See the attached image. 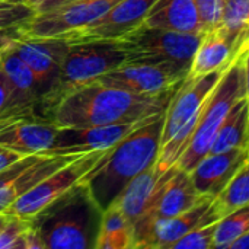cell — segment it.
I'll list each match as a JSON object with an SVG mask.
<instances>
[{"instance_id":"obj_38","label":"cell","mask_w":249,"mask_h":249,"mask_svg":"<svg viewBox=\"0 0 249 249\" xmlns=\"http://www.w3.org/2000/svg\"><path fill=\"white\" fill-rule=\"evenodd\" d=\"M0 51H1V48H0ZM0 67H1V57H0Z\"/></svg>"},{"instance_id":"obj_10","label":"cell","mask_w":249,"mask_h":249,"mask_svg":"<svg viewBox=\"0 0 249 249\" xmlns=\"http://www.w3.org/2000/svg\"><path fill=\"white\" fill-rule=\"evenodd\" d=\"M213 198H204L193 209L169 217L134 226V249H171L182 236L194 229L219 222Z\"/></svg>"},{"instance_id":"obj_25","label":"cell","mask_w":249,"mask_h":249,"mask_svg":"<svg viewBox=\"0 0 249 249\" xmlns=\"http://www.w3.org/2000/svg\"><path fill=\"white\" fill-rule=\"evenodd\" d=\"M212 206L219 219L241 207L249 206V160L235 174L223 191L213 198Z\"/></svg>"},{"instance_id":"obj_12","label":"cell","mask_w":249,"mask_h":249,"mask_svg":"<svg viewBox=\"0 0 249 249\" xmlns=\"http://www.w3.org/2000/svg\"><path fill=\"white\" fill-rule=\"evenodd\" d=\"M153 117L107 125L58 127L51 149H48L44 155H82L88 152L111 149L134 130L150 121Z\"/></svg>"},{"instance_id":"obj_33","label":"cell","mask_w":249,"mask_h":249,"mask_svg":"<svg viewBox=\"0 0 249 249\" xmlns=\"http://www.w3.org/2000/svg\"><path fill=\"white\" fill-rule=\"evenodd\" d=\"M22 158H23L22 155H19V153H16V152L10 150L7 147L0 146V171L4 169V168H7L9 165H12L15 162H18Z\"/></svg>"},{"instance_id":"obj_17","label":"cell","mask_w":249,"mask_h":249,"mask_svg":"<svg viewBox=\"0 0 249 249\" xmlns=\"http://www.w3.org/2000/svg\"><path fill=\"white\" fill-rule=\"evenodd\" d=\"M248 160L249 149L209 153L188 174L201 196L214 198Z\"/></svg>"},{"instance_id":"obj_19","label":"cell","mask_w":249,"mask_h":249,"mask_svg":"<svg viewBox=\"0 0 249 249\" xmlns=\"http://www.w3.org/2000/svg\"><path fill=\"white\" fill-rule=\"evenodd\" d=\"M168 171L162 174L155 165L149 166L140 172L114 201V204L121 210V213L133 226L150 206L155 194L165 181Z\"/></svg>"},{"instance_id":"obj_14","label":"cell","mask_w":249,"mask_h":249,"mask_svg":"<svg viewBox=\"0 0 249 249\" xmlns=\"http://www.w3.org/2000/svg\"><path fill=\"white\" fill-rule=\"evenodd\" d=\"M69 45V41L58 36H29L22 32L9 44L12 51L32 70L44 95L55 83Z\"/></svg>"},{"instance_id":"obj_27","label":"cell","mask_w":249,"mask_h":249,"mask_svg":"<svg viewBox=\"0 0 249 249\" xmlns=\"http://www.w3.org/2000/svg\"><path fill=\"white\" fill-rule=\"evenodd\" d=\"M35 15V10L20 1L0 0V29L23 28Z\"/></svg>"},{"instance_id":"obj_21","label":"cell","mask_w":249,"mask_h":249,"mask_svg":"<svg viewBox=\"0 0 249 249\" xmlns=\"http://www.w3.org/2000/svg\"><path fill=\"white\" fill-rule=\"evenodd\" d=\"M77 156L79 155H41L36 162L28 166L13 181L0 188V213H6L7 209L31 188Z\"/></svg>"},{"instance_id":"obj_6","label":"cell","mask_w":249,"mask_h":249,"mask_svg":"<svg viewBox=\"0 0 249 249\" xmlns=\"http://www.w3.org/2000/svg\"><path fill=\"white\" fill-rule=\"evenodd\" d=\"M244 55H241L226 69L216 89L209 96L188 140V144L175 163L178 168L190 172L210 152L216 134L228 114L242 98H245L247 90Z\"/></svg>"},{"instance_id":"obj_39","label":"cell","mask_w":249,"mask_h":249,"mask_svg":"<svg viewBox=\"0 0 249 249\" xmlns=\"http://www.w3.org/2000/svg\"><path fill=\"white\" fill-rule=\"evenodd\" d=\"M248 50H249V35H248ZM248 53V51H247Z\"/></svg>"},{"instance_id":"obj_2","label":"cell","mask_w":249,"mask_h":249,"mask_svg":"<svg viewBox=\"0 0 249 249\" xmlns=\"http://www.w3.org/2000/svg\"><path fill=\"white\" fill-rule=\"evenodd\" d=\"M165 111L108 149L99 163L83 179L102 212L114 204L124 188L140 172L156 163L160 150Z\"/></svg>"},{"instance_id":"obj_34","label":"cell","mask_w":249,"mask_h":249,"mask_svg":"<svg viewBox=\"0 0 249 249\" xmlns=\"http://www.w3.org/2000/svg\"><path fill=\"white\" fill-rule=\"evenodd\" d=\"M22 32V28H7L0 29V48L6 47L15 36H18Z\"/></svg>"},{"instance_id":"obj_36","label":"cell","mask_w":249,"mask_h":249,"mask_svg":"<svg viewBox=\"0 0 249 249\" xmlns=\"http://www.w3.org/2000/svg\"><path fill=\"white\" fill-rule=\"evenodd\" d=\"M244 69H245V90H247L245 98L249 104V50L248 53L244 55Z\"/></svg>"},{"instance_id":"obj_3","label":"cell","mask_w":249,"mask_h":249,"mask_svg":"<svg viewBox=\"0 0 249 249\" xmlns=\"http://www.w3.org/2000/svg\"><path fill=\"white\" fill-rule=\"evenodd\" d=\"M102 210L82 181L29 220L44 249H92L96 245Z\"/></svg>"},{"instance_id":"obj_11","label":"cell","mask_w":249,"mask_h":249,"mask_svg":"<svg viewBox=\"0 0 249 249\" xmlns=\"http://www.w3.org/2000/svg\"><path fill=\"white\" fill-rule=\"evenodd\" d=\"M121 0H74L53 10L35 13L22 28L29 36H58L77 31L105 15Z\"/></svg>"},{"instance_id":"obj_26","label":"cell","mask_w":249,"mask_h":249,"mask_svg":"<svg viewBox=\"0 0 249 249\" xmlns=\"http://www.w3.org/2000/svg\"><path fill=\"white\" fill-rule=\"evenodd\" d=\"M249 232V206L241 207L217 222L214 232V249H226L236 238Z\"/></svg>"},{"instance_id":"obj_4","label":"cell","mask_w":249,"mask_h":249,"mask_svg":"<svg viewBox=\"0 0 249 249\" xmlns=\"http://www.w3.org/2000/svg\"><path fill=\"white\" fill-rule=\"evenodd\" d=\"M226 69L207 73L201 77L185 79L171 98L165 111L160 150L155 163L162 174L171 169L185 150L198 117Z\"/></svg>"},{"instance_id":"obj_9","label":"cell","mask_w":249,"mask_h":249,"mask_svg":"<svg viewBox=\"0 0 249 249\" xmlns=\"http://www.w3.org/2000/svg\"><path fill=\"white\" fill-rule=\"evenodd\" d=\"M188 70L190 67L175 63L125 61L93 82L133 93L155 95L178 88L185 80Z\"/></svg>"},{"instance_id":"obj_22","label":"cell","mask_w":249,"mask_h":249,"mask_svg":"<svg viewBox=\"0 0 249 249\" xmlns=\"http://www.w3.org/2000/svg\"><path fill=\"white\" fill-rule=\"evenodd\" d=\"M232 149H249V104L247 98H242L231 109L209 153H220Z\"/></svg>"},{"instance_id":"obj_37","label":"cell","mask_w":249,"mask_h":249,"mask_svg":"<svg viewBox=\"0 0 249 249\" xmlns=\"http://www.w3.org/2000/svg\"><path fill=\"white\" fill-rule=\"evenodd\" d=\"M6 220H7V214H6V213H0V231H1V228L4 226Z\"/></svg>"},{"instance_id":"obj_28","label":"cell","mask_w":249,"mask_h":249,"mask_svg":"<svg viewBox=\"0 0 249 249\" xmlns=\"http://www.w3.org/2000/svg\"><path fill=\"white\" fill-rule=\"evenodd\" d=\"M28 229L29 220L7 214V220L0 231V249H25Z\"/></svg>"},{"instance_id":"obj_29","label":"cell","mask_w":249,"mask_h":249,"mask_svg":"<svg viewBox=\"0 0 249 249\" xmlns=\"http://www.w3.org/2000/svg\"><path fill=\"white\" fill-rule=\"evenodd\" d=\"M216 226L217 222L191 231L179 241H177L171 249H214Z\"/></svg>"},{"instance_id":"obj_8","label":"cell","mask_w":249,"mask_h":249,"mask_svg":"<svg viewBox=\"0 0 249 249\" xmlns=\"http://www.w3.org/2000/svg\"><path fill=\"white\" fill-rule=\"evenodd\" d=\"M107 150H95L79 155L76 159H73L63 168L54 171L51 175H48L45 179L31 188L26 194H23L7 209L6 213L18 216L23 220L34 219L39 212H42L53 201H55L60 196H63L76 184L82 182L105 156Z\"/></svg>"},{"instance_id":"obj_16","label":"cell","mask_w":249,"mask_h":249,"mask_svg":"<svg viewBox=\"0 0 249 249\" xmlns=\"http://www.w3.org/2000/svg\"><path fill=\"white\" fill-rule=\"evenodd\" d=\"M58 127L42 117H16L0 123V146L22 156L44 155L51 149Z\"/></svg>"},{"instance_id":"obj_5","label":"cell","mask_w":249,"mask_h":249,"mask_svg":"<svg viewBox=\"0 0 249 249\" xmlns=\"http://www.w3.org/2000/svg\"><path fill=\"white\" fill-rule=\"evenodd\" d=\"M125 61L127 51L120 41L70 42L57 80L42 98L41 108L44 117L51 120L54 108L69 92L96 80Z\"/></svg>"},{"instance_id":"obj_30","label":"cell","mask_w":249,"mask_h":249,"mask_svg":"<svg viewBox=\"0 0 249 249\" xmlns=\"http://www.w3.org/2000/svg\"><path fill=\"white\" fill-rule=\"evenodd\" d=\"M204 31L216 29L222 25L225 0H194Z\"/></svg>"},{"instance_id":"obj_15","label":"cell","mask_w":249,"mask_h":249,"mask_svg":"<svg viewBox=\"0 0 249 249\" xmlns=\"http://www.w3.org/2000/svg\"><path fill=\"white\" fill-rule=\"evenodd\" d=\"M204 198L210 197L201 196L194 187L190 174L174 165L168 171V175L159 187L158 193L155 194L150 206L143 213V216L134 223V226L159 219H169L178 216L193 209Z\"/></svg>"},{"instance_id":"obj_13","label":"cell","mask_w":249,"mask_h":249,"mask_svg":"<svg viewBox=\"0 0 249 249\" xmlns=\"http://www.w3.org/2000/svg\"><path fill=\"white\" fill-rule=\"evenodd\" d=\"M155 0H121L92 23L73 32L58 35L73 41H118L142 26Z\"/></svg>"},{"instance_id":"obj_7","label":"cell","mask_w":249,"mask_h":249,"mask_svg":"<svg viewBox=\"0 0 249 249\" xmlns=\"http://www.w3.org/2000/svg\"><path fill=\"white\" fill-rule=\"evenodd\" d=\"M204 34L179 32L142 25L121 39L127 61L175 63L190 67Z\"/></svg>"},{"instance_id":"obj_24","label":"cell","mask_w":249,"mask_h":249,"mask_svg":"<svg viewBox=\"0 0 249 249\" xmlns=\"http://www.w3.org/2000/svg\"><path fill=\"white\" fill-rule=\"evenodd\" d=\"M219 29L235 44L241 54L248 51L249 0H225Z\"/></svg>"},{"instance_id":"obj_35","label":"cell","mask_w":249,"mask_h":249,"mask_svg":"<svg viewBox=\"0 0 249 249\" xmlns=\"http://www.w3.org/2000/svg\"><path fill=\"white\" fill-rule=\"evenodd\" d=\"M226 249H249V232L236 238L235 241H232Z\"/></svg>"},{"instance_id":"obj_1","label":"cell","mask_w":249,"mask_h":249,"mask_svg":"<svg viewBox=\"0 0 249 249\" xmlns=\"http://www.w3.org/2000/svg\"><path fill=\"white\" fill-rule=\"evenodd\" d=\"M178 88L143 95L90 82L69 92L54 108L51 120L57 127H90L144 120L163 112Z\"/></svg>"},{"instance_id":"obj_23","label":"cell","mask_w":249,"mask_h":249,"mask_svg":"<svg viewBox=\"0 0 249 249\" xmlns=\"http://www.w3.org/2000/svg\"><path fill=\"white\" fill-rule=\"evenodd\" d=\"M95 249H134V228L115 204L102 213Z\"/></svg>"},{"instance_id":"obj_20","label":"cell","mask_w":249,"mask_h":249,"mask_svg":"<svg viewBox=\"0 0 249 249\" xmlns=\"http://www.w3.org/2000/svg\"><path fill=\"white\" fill-rule=\"evenodd\" d=\"M143 25L190 34L206 32L194 0H155Z\"/></svg>"},{"instance_id":"obj_18","label":"cell","mask_w":249,"mask_h":249,"mask_svg":"<svg viewBox=\"0 0 249 249\" xmlns=\"http://www.w3.org/2000/svg\"><path fill=\"white\" fill-rule=\"evenodd\" d=\"M241 55L235 44L219 29L204 32V36L191 60L190 70L185 79L201 77L207 73L226 69Z\"/></svg>"},{"instance_id":"obj_31","label":"cell","mask_w":249,"mask_h":249,"mask_svg":"<svg viewBox=\"0 0 249 249\" xmlns=\"http://www.w3.org/2000/svg\"><path fill=\"white\" fill-rule=\"evenodd\" d=\"M12 1L25 3V4L31 6L35 10V13H42V12L53 10V9H55L58 6L67 4L70 1H74V0H12Z\"/></svg>"},{"instance_id":"obj_32","label":"cell","mask_w":249,"mask_h":249,"mask_svg":"<svg viewBox=\"0 0 249 249\" xmlns=\"http://www.w3.org/2000/svg\"><path fill=\"white\" fill-rule=\"evenodd\" d=\"M10 96H12V85H10L6 73L0 67V117L7 109L9 102H10Z\"/></svg>"}]
</instances>
